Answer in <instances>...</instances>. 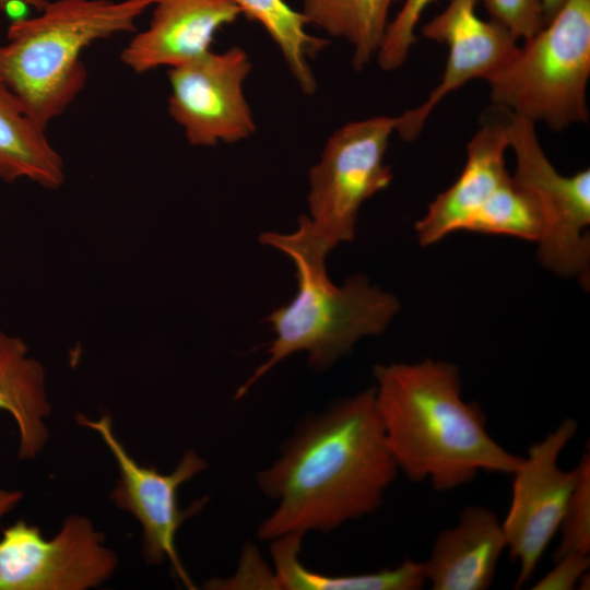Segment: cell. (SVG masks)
Segmentation results:
<instances>
[{"mask_svg": "<svg viewBox=\"0 0 590 590\" xmlns=\"http://www.w3.org/2000/svg\"><path fill=\"white\" fill-rule=\"evenodd\" d=\"M153 0H56L17 17L0 46V85L46 129L85 84L82 52L94 42L135 32Z\"/></svg>", "mask_w": 590, "mask_h": 590, "instance_id": "cell-3", "label": "cell"}, {"mask_svg": "<svg viewBox=\"0 0 590 590\" xmlns=\"http://www.w3.org/2000/svg\"><path fill=\"white\" fill-rule=\"evenodd\" d=\"M579 475L559 524L560 543L554 560L568 554L590 553V456L583 453Z\"/></svg>", "mask_w": 590, "mask_h": 590, "instance_id": "cell-22", "label": "cell"}, {"mask_svg": "<svg viewBox=\"0 0 590 590\" xmlns=\"http://www.w3.org/2000/svg\"><path fill=\"white\" fill-rule=\"evenodd\" d=\"M506 548L503 524L483 506H468L459 522L440 532L427 560L426 581L434 590H484L491 587Z\"/></svg>", "mask_w": 590, "mask_h": 590, "instance_id": "cell-15", "label": "cell"}, {"mask_svg": "<svg viewBox=\"0 0 590 590\" xmlns=\"http://www.w3.org/2000/svg\"><path fill=\"white\" fill-rule=\"evenodd\" d=\"M249 20L259 23L281 50L302 91L312 94L316 80L308 59L322 50L328 42L309 34L307 17L285 0H231Z\"/></svg>", "mask_w": 590, "mask_h": 590, "instance_id": "cell-20", "label": "cell"}, {"mask_svg": "<svg viewBox=\"0 0 590 590\" xmlns=\"http://www.w3.org/2000/svg\"><path fill=\"white\" fill-rule=\"evenodd\" d=\"M567 0H542L544 25L560 10Z\"/></svg>", "mask_w": 590, "mask_h": 590, "instance_id": "cell-28", "label": "cell"}, {"mask_svg": "<svg viewBox=\"0 0 590 590\" xmlns=\"http://www.w3.org/2000/svg\"><path fill=\"white\" fill-rule=\"evenodd\" d=\"M309 24L353 48V66L361 70L377 55L389 25L391 5L397 0H302Z\"/></svg>", "mask_w": 590, "mask_h": 590, "instance_id": "cell-19", "label": "cell"}, {"mask_svg": "<svg viewBox=\"0 0 590 590\" xmlns=\"http://www.w3.org/2000/svg\"><path fill=\"white\" fill-rule=\"evenodd\" d=\"M481 0H450L422 27L427 39L448 47V58L438 85L417 107L398 117L396 132L405 141L421 133L435 107L450 93L473 79H489L514 55L517 39L504 25L476 14Z\"/></svg>", "mask_w": 590, "mask_h": 590, "instance_id": "cell-12", "label": "cell"}, {"mask_svg": "<svg viewBox=\"0 0 590 590\" xmlns=\"http://www.w3.org/2000/svg\"><path fill=\"white\" fill-rule=\"evenodd\" d=\"M21 491H10L0 487V519L9 514L22 500Z\"/></svg>", "mask_w": 590, "mask_h": 590, "instance_id": "cell-26", "label": "cell"}, {"mask_svg": "<svg viewBox=\"0 0 590 590\" xmlns=\"http://www.w3.org/2000/svg\"><path fill=\"white\" fill-rule=\"evenodd\" d=\"M556 566L541 578L534 590H571L590 565L589 554H568L555 560Z\"/></svg>", "mask_w": 590, "mask_h": 590, "instance_id": "cell-25", "label": "cell"}, {"mask_svg": "<svg viewBox=\"0 0 590 590\" xmlns=\"http://www.w3.org/2000/svg\"><path fill=\"white\" fill-rule=\"evenodd\" d=\"M304 535L288 534L271 542L275 586L293 590H418L426 582L422 562L405 559L394 568L373 573L326 576L309 570L299 562Z\"/></svg>", "mask_w": 590, "mask_h": 590, "instance_id": "cell-18", "label": "cell"}, {"mask_svg": "<svg viewBox=\"0 0 590 590\" xmlns=\"http://www.w3.org/2000/svg\"><path fill=\"white\" fill-rule=\"evenodd\" d=\"M399 472L374 387L333 402L300 421L278 459L257 472L260 491L276 502L257 536L331 532L375 511Z\"/></svg>", "mask_w": 590, "mask_h": 590, "instance_id": "cell-1", "label": "cell"}, {"mask_svg": "<svg viewBox=\"0 0 590 590\" xmlns=\"http://www.w3.org/2000/svg\"><path fill=\"white\" fill-rule=\"evenodd\" d=\"M78 423L96 432L113 453L119 471L111 500L119 509L130 512L142 527V554L149 564L165 559L173 573L188 589H196L176 548V534L184 521L198 511L205 499L196 502L188 509H180L179 487L206 468V462L196 451L188 450L170 473L164 474L154 467L141 465L126 450L113 429L108 415L90 420L79 415Z\"/></svg>", "mask_w": 590, "mask_h": 590, "instance_id": "cell-9", "label": "cell"}, {"mask_svg": "<svg viewBox=\"0 0 590 590\" xmlns=\"http://www.w3.org/2000/svg\"><path fill=\"white\" fill-rule=\"evenodd\" d=\"M149 27L121 51L122 62L135 73L178 67L211 50L214 36L240 16L231 0H153Z\"/></svg>", "mask_w": 590, "mask_h": 590, "instance_id": "cell-13", "label": "cell"}, {"mask_svg": "<svg viewBox=\"0 0 590 590\" xmlns=\"http://www.w3.org/2000/svg\"><path fill=\"white\" fill-rule=\"evenodd\" d=\"M435 0H404L392 22H389L376 55L380 68L392 71L401 67L416 40L415 31L425 9Z\"/></svg>", "mask_w": 590, "mask_h": 590, "instance_id": "cell-23", "label": "cell"}, {"mask_svg": "<svg viewBox=\"0 0 590 590\" xmlns=\"http://www.w3.org/2000/svg\"><path fill=\"white\" fill-rule=\"evenodd\" d=\"M543 227L538 199L509 174L471 217L464 231L538 243Z\"/></svg>", "mask_w": 590, "mask_h": 590, "instance_id": "cell-21", "label": "cell"}, {"mask_svg": "<svg viewBox=\"0 0 590 590\" xmlns=\"http://www.w3.org/2000/svg\"><path fill=\"white\" fill-rule=\"evenodd\" d=\"M282 252L295 264L297 293L268 317L275 333L268 357L238 388L235 399L294 353L305 351L315 370L329 369L359 339L382 333L400 309L394 295L371 285L363 274L349 276L339 286L327 275L326 258L297 249Z\"/></svg>", "mask_w": 590, "mask_h": 590, "instance_id": "cell-4", "label": "cell"}, {"mask_svg": "<svg viewBox=\"0 0 590 590\" xmlns=\"http://www.w3.org/2000/svg\"><path fill=\"white\" fill-rule=\"evenodd\" d=\"M505 111V110H504ZM506 113L509 148L516 158L512 177L538 199L544 227L538 244L541 263L562 276L589 280L590 170L562 175L545 155L535 123Z\"/></svg>", "mask_w": 590, "mask_h": 590, "instance_id": "cell-7", "label": "cell"}, {"mask_svg": "<svg viewBox=\"0 0 590 590\" xmlns=\"http://www.w3.org/2000/svg\"><path fill=\"white\" fill-rule=\"evenodd\" d=\"M0 411L8 412L19 430L20 459L36 457L48 439L45 418L51 409L43 365L28 355L19 338L0 329Z\"/></svg>", "mask_w": 590, "mask_h": 590, "instance_id": "cell-16", "label": "cell"}, {"mask_svg": "<svg viewBox=\"0 0 590 590\" xmlns=\"http://www.w3.org/2000/svg\"><path fill=\"white\" fill-rule=\"evenodd\" d=\"M590 0H567L489 79L493 104L563 130L589 120Z\"/></svg>", "mask_w": 590, "mask_h": 590, "instance_id": "cell-5", "label": "cell"}, {"mask_svg": "<svg viewBox=\"0 0 590 590\" xmlns=\"http://www.w3.org/2000/svg\"><path fill=\"white\" fill-rule=\"evenodd\" d=\"M375 402L386 441L410 480L436 491L472 481L480 471L514 474L522 457L486 430L481 406L461 397L456 365L426 358L374 366Z\"/></svg>", "mask_w": 590, "mask_h": 590, "instance_id": "cell-2", "label": "cell"}, {"mask_svg": "<svg viewBox=\"0 0 590 590\" xmlns=\"http://www.w3.org/2000/svg\"><path fill=\"white\" fill-rule=\"evenodd\" d=\"M251 67L246 51L232 47L169 69L168 111L191 145L233 143L253 134L256 123L243 90Z\"/></svg>", "mask_w": 590, "mask_h": 590, "instance_id": "cell-11", "label": "cell"}, {"mask_svg": "<svg viewBox=\"0 0 590 590\" xmlns=\"http://www.w3.org/2000/svg\"><path fill=\"white\" fill-rule=\"evenodd\" d=\"M45 130L0 85V180L27 179L50 190L64 184L63 160Z\"/></svg>", "mask_w": 590, "mask_h": 590, "instance_id": "cell-17", "label": "cell"}, {"mask_svg": "<svg viewBox=\"0 0 590 590\" xmlns=\"http://www.w3.org/2000/svg\"><path fill=\"white\" fill-rule=\"evenodd\" d=\"M397 125L398 117L379 116L339 128L310 170L309 215L299 217L295 232L263 233L260 241L327 258L339 244L353 240L361 206L392 180L385 154Z\"/></svg>", "mask_w": 590, "mask_h": 590, "instance_id": "cell-6", "label": "cell"}, {"mask_svg": "<svg viewBox=\"0 0 590 590\" xmlns=\"http://www.w3.org/2000/svg\"><path fill=\"white\" fill-rule=\"evenodd\" d=\"M117 563L84 516H69L49 540L21 519L0 539V590H86L109 579Z\"/></svg>", "mask_w": 590, "mask_h": 590, "instance_id": "cell-8", "label": "cell"}, {"mask_svg": "<svg viewBox=\"0 0 590 590\" xmlns=\"http://www.w3.org/2000/svg\"><path fill=\"white\" fill-rule=\"evenodd\" d=\"M491 19L516 38L527 39L544 26L542 0H481Z\"/></svg>", "mask_w": 590, "mask_h": 590, "instance_id": "cell-24", "label": "cell"}, {"mask_svg": "<svg viewBox=\"0 0 590 590\" xmlns=\"http://www.w3.org/2000/svg\"><path fill=\"white\" fill-rule=\"evenodd\" d=\"M47 0H0V12L10 13L26 7L43 10Z\"/></svg>", "mask_w": 590, "mask_h": 590, "instance_id": "cell-27", "label": "cell"}, {"mask_svg": "<svg viewBox=\"0 0 590 590\" xmlns=\"http://www.w3.org/2000/svg\"><path fill=\"white\" fill-rule=\"evenodd\" d=\"M577 423L565 418L547 436L531 445L515 471L508 514L502 522L506 548L519 563L516 588L526 583L558 532L579 469L566 471L558 458L576 435Z\"/></svg>", "mask_w": 590, "mask_h": 590, "instance_id": "cell-10", "label": "cell"}, {"mask_svg": "<svg viewBox=\"0 0 590 590\" xmlns=\"http://www.w3.org/2000/svg\"><path fill=\"white\" fill-rule=\"evenodd\" d=\"M508 148L506 119L486 122L473 134L460 176L415 223L420 245L430 246L453 232L464 231L475 212L509 176L505 166Z\"/></svg>", "mask_w": 590, "mask_h": 590, "instance_id": "cell-14", "label": "cell"}]
</instances>
